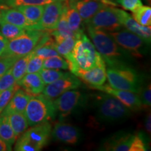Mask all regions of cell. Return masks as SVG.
<instances>
[{
    "label": "cell",
    "instance_id": "obj_19",
    "mask_svg": "<svg viewBox=\"0 0 151 151\" xmlns=\"http://www.w3.org/2000/svg\"><path fill=\"white\" fill-rule=\"evenodd\" d=\"M16 84L31 96L42 93L45 88L39 72L26 73Z\"/></svg>",
    "mask_w": 151,
    "mask_h": 151
},
{
    "label": "cell",
    "instance_id": "obj_40",
    "mask_svg": "<svg viewBox=\"0 0 151 151\" xmlns=\"http://www.w3.org/2000/svg\"><path fill=\"white\" fill-rule=\"evenodd\" d=\"M117 2L125 10L134 12L143 5L141 0H117Z\"/></svg>",
    "mask_w": 151,
    "mask_h": 151
},
{
    "label": "cell",
    "instance_id": "obj_22",
    "mask_svg": "<svg viewBox=\"0 0 151 151\" xmlns=\"http://www.w3.org/2000/svg\"><path fill=\"white\" fill-rule=\"evenodd\" d=\"M1 20L15 24L25 29H35V26L28 21L25 16L16 8L4 9L1 12Z\"/></svg>",
    "mask_w": 151,
    "mask_h": 151
},
{
    "label": "cell",
    "instance_id": "obj_31",
    "mask_svg": "<svg viewBox=\"0 0 151 151\" xmlns=\"http://www.w3.org/2000/svg\"><path fill=\"white\" fill-rule=\"evenodd\" d=\"M43 68L67 70L69 69V65L66 59L62 58L60 55H55L43 60Z\"/></svg>",
    "mask_w": 151,
    "mask_h": 151
},
{
    "label": "cell",
    "instance_id": "obj_1",
    "mask_svg": "<svg viewBox=\"0 0 151 151\" xmlns=\"http://www.w3.org/2000/svg\"><path fill=\"white\" fill-rule=\"evenodd\" d=\"M89 37L98 52L109 67L127 65L131 57L117 44L106 32L87 26Z\"/></svg>",
    "mask_w": 151,
    "mask_h": 151
},
{
    "label": "cell",
    "instance_id": "obj_6",
    "mask_svg": "<svg viewBox=\"0 0 151 151\" xmlns=\"http://www.w3.org/2000/svg\"><path fill=\"white\" fill-rule=\"evenodd\" d=\"M106 77L109 86L116 89L138 94L141 86L139 76L128 65L109 67L106 69Z\"/></svg>",
    "mask_w": 151,
    "mask_h": 151
},
{
    "label": "cell",
    "instance_id": "obj_25",
    "mask_svg": "<svg viewBox=\"0 0 151 151\" xmlns=\"http://www.w3.org/2000/svg\"><path fill=\"white\" fill-rule=\"evenodd\" d=\"M6 116L16 137L22 134L29 127L24 113H12Z\"/></svg>",
    "mask_w": 151,
    "mask_h": 151
},
{
    "label": "cell",
    "instance_id": "obj_41",
    "mask_svg": "<svg viewBox=\"0 0 151 151\" xmlns=\"http://www.w3.org/2000/svg\"><path fill=\"white\" fill-rule=\"evenodd\" d=\"M7 43H8V40L0 32V58L3 57L4 55L6 50Z\"/></svg>",
    "mask_w": 151,
    "mask_h": 151
},
{
    "label": "cell",
    "instance_id": "obj_21",
    "mask_svg": "<svg viewBox=\"0 0 151 151\" xmlns=\"http://www.w3.org/2000/svg\"><path fill=\"white\" fill-rule=\"evenodd\" d=\"M32 52L35 55L40 57L43 60L52 56L60 55L55 48V41L50 34V31L47 32L43 36Z\"/></svg>",
    "mask_w": 151,
    "mask_h": 151
},
{
    "label": "cell",
    "instance_id": "obj_46",
    "mask_svg": "<svg viewBox=\"0 0 151 151\" xmlns=\"http://www.w3.org/2000/svg\"><path fill=\"white\" fill-rule=\"evenodd\" d=\"M106 1H112L113 0H106Z\"/></svg>",
    "mask_w": 151,
    "mask_h": 151
},
{
    "label": "cell",
    "instance_id": "obj_45",
    "mask_svg": "<svg viewBox=\"0 0 151 151\" xmlns=\"http://www.w3.org/2000/svg\"><path fill=\"white\" fill-rule=\"evenodd\" d=\"M78 1V0H68V2H73V1Z\"/></svg>",
    "mask_w": 151,
    "mask_h": 151
},
{
    "label": "cell",
    "instance_id": "obj_20",
    "mask_svg": "<svg viewBox=\"0 0 151 151\" xmlns=\"http://www.w3.org/2000/svg\"><path fill=\"white\" fill-rule=\"evenodd\" d=\"M31 95L22 89H18L15 92L8 104L1 111V115H7L12 113H24Z\"/></svg>",
    "mask_w": 151,
    "mask_h": 151
},
{
    "label": "cell",
    "instance_id": "obj_42",
    "mask_svg": "<svg viewBox=\"0 0 151 151\" xmlns=\"http://www.w3.org/2000/svg\"><path fill=\"white\" fill-rule=\"evenodd\" d=\"M144 125H145V129H146V132H148V133L150 134V132H151V116H150V113H148V114H147V116L146 117V119H145Z\"/></svg>",
    "mask_w": 151,
    "mask_h": 151
},
{
    "label": "cell",
    "instance_id": "obj_5",
    "mask_svg": "<svg viewBox=\"0 0 151 151\" xmlns=\"http://www.w3.org/2000/svg\"><path fill=\"white\" fill-rule=\"evenodd\" d=\"M24 113L29 126H34L54 119L57 111L52 100L39 94L31 96Z\"/></svg>",
    "mask_w": 151,
    "mask_h": 151
},
{
    "label": "cell",
    "instance_id": "obj_37",
    "mask_svg": "<svg viewBox=\"0 0 151 151\" xmlns=\"http://www.w3.org/2000/svg\"><path fill=\"white\" fill-rule=\"evenodd\" d=\"M16 85V81L13 76L10 69L0 78V93Z\"/></svg>",
    "mask_w": 151,
    "mask_h": 151
},
{
    "label": "cell",
    "instance_id": "obj_8",
    "mask_svg": "<svg viewBox=\"0 0 151 151\" xmlns=\"http://www.w3.org/2000/svg\"><path fill=\"white\" fill-rule=\"evenodd\" d=\"M117 44L131 58H142L146 53L148 43L144 39L127 29L109 32Z\"/></svg>",
    "mask_w": 151,
    "mask_h": 151
},
{
    "label": "cell",
    "instance_id": "obj_16",
    "mask_svg": "<svg viewBox=\"0 0 151 151\" xmlns=\"http://www.w3.org/2000/svg\"><path fill=\"white\" fill-rule=\"evenodd\" d=\"M73 73L84 82L89 84L90 87L101 86L105 83L107 79L105 62L89 70L78 69Z\"/></svg>",
    "mask_w": 151,
    "mask_h": 151
},
{
    "label": "cell",
    "instance_id": "obj_30",
    "mask_svg": "<svg viewBox=\"0 0 151 151\" xmlns=\"http://www.w3.org/2000/svg\"><path fill=\"white\" fill-rule=\"evenodd\" d=\"M26 29L15 24L9 23V22L0 21V32L2 34L7 40H11L17 38L25 32Z\"/></svg>",
    "mask_w": 151,
    "mask_h": 151
},
{
    "label": "cell",
    "instance_id": "obj_18",
    "mask_svg": "<svg viewBox=\"0 0 151 151\" xmlns=\"http://www.w3.org/2000/svg\"><path fill=\"white\" fill-rule=\"evenodd\" d=\"M136 134L120 133L109 138L103 143L104 150L131 151Z\"/></svg>",
    "mask_w": 151,
    "mask_h": 151
},
{
    "label": "cell",
    "instance_id": "obj_34",
    "mask_svg": "<svg viewBox=\"0 0 151 151\" xmlns=\"http://www.w3.org/2000/svg\"><path fill=\"white\" fill-rule=\"evenodd\" d=\"M65 73L64 71H60V69H46V68H43L39 72L45 86L52 83L54 81L61 78L65 74Z\"/></svg>",
    "mask_w": 151,
    "mask_h": 151
},
{
    "label": "cell",
    "instance_id": "obj_15",
    "mask_svg": "<svg viewBox=\"0 0 151 151\" xmlns=\"http://www.w3.org/2000/svg\"><path fill=\"white\" fill-rule=\"evenodd\" d=\"M112 1L106 0H78L73 2H68L78 11L83 20L86 22L93 17L99 10L109 5Z\"/></svg>",
    "mask_w": 151,
    "mask_h": 151
},
{
    "label": "cell",
    "instance_id": "obj_11",
    "mask_svg": "<svg viewBox=\"0 0 151 151\" xmlns=\"http://www.w3.org/2000/svg\"><path fill=\"white\" fill-rule=\"evenodd\" d=\"M68 0H58L44 5L42 16L35 29L51 31L56 27Z\"/></svg>",
    "mask_w": 151,
    "mask_h": 151
},
{
    "label": "cell",
    "instance_id": "obj_33",
    "mask_svg": "<svg viewBox=\"0 0 151 151\" xmlns=\"http://www.w3.org/2000/svg\"><path fill=\"white\" fill-rule=\"evenodd\" d=\"M58 0H1V4L9 8H17L24 5H46Z\"/></svg>",
    "mask_w": 151,
    "mask_h": 151
},
{
    "label": "cell",
    "instance_id": "obj_43",
    "mask_svg": "<svg viewBox=\"0 0 151 151\" xmlns=\"http://www.w3.org/2000/svg\"><path fill=\"white\" fill-rule=\"evenodd\" d=\"M12 150V147L9 146L0 138V151H7Z\"/></svg>",
    "mask_w": 151,
    "mask_h": 151
},
{
    "label": "cell",
    "instance_id": "obj_44",
    "mask_svg": "<svg viewBox=\"0 0 151 151\" xmlns=\"http://www.w3.org/2000/svg\"><path fill=\"white\" fill-rule=\"evenodd\" d=\"M8 8V6L6 5H3V4H0V21H1V12L4 9Z\"/></svg>",
    "mask_w": 151,
    "mask_h": 151
},
{
    "label": "cell",
    "instance_id": "obj_3",
    "mask_svg": "<svg viewBox=\"0 0 151 151\" xmlns=\"http://www.w3.org/2000/svg\"><path fill=\"white\" fill-rule=\"evenodd\" d=\"M95 115L99 122L106 124L120 122L131 115V110L110 94L103 92L94 96Z\"/></svg>",
    "mask_w": 151,
    "mask_h": 151
},
{
    "label": "cell",
    "instance_id": "obj_36",
    "mask_svg": "<svg viewBox=\"0 0 151 151\" xmlns=\"http://www.w3.org/2000/svg\"><path fill=\"white\" fill-rule=\"evenodd\" d=\"M138 94L142 106H150L151 104V86L150 83L144 87L141 86Z\"/></svg>",
    "mask_w": 151,
    "mask_h": 151
},
{
    "label": "cell",
    "instance_id": "obj_39",
    "mask_svg": "<svg viewBox=\"0 0 151 151\" xmlns=\"http://www.w3.org/2000/svg\"><path fill=\"white\" fill-rule=\"evenodd\" d=\"M18 58L14 57L4 56L0 58V78L12 67Z\"/></svg>",
    "mask_w": 151,
    "mask_h": 151
},
{
    "label": "cell",
    "instance_id": "obj_13",
    "mask_svg": "<svg viewBox=\"0 0 151 151\" xmlns=\"http://www.w3.org/2000/svg\"><path fill=\"white\" fill-rule=\"evenodd\" d=\"M92 88L93 89L99 90V91L105 92V93L116 97L131 111L139 110L142 107L139 94L136 92L128 91V90L116 89V88L111 87L109 85L104 84L99 86L92 87Z\"/></svg>",
    "mask_w": 151,
    "mask_h": 151
},
{
    "label": "cell",
    "instance_id": "obj_23",
    "mask_svg": "<svg viewBox=\"0 0 151 151\" xmlns=\"http://www.w3.org/2000/svg\"><path fill=\"white\" fill-rule=\"evenodd\" d=\"M67 6L68 4L66 5L65 8L64 9L63 12H62L56 27L54 29L50 31V34L54 37L55 41L60 40V39L67 37H74L78 39L83 34H81V35H76V34L71 31L69 25H68L67 17H66V11H67Z\"/></svg>",
    "mask_w": 151,
    "mask_h": 151
},
{
    "label": "cell",
    "instance_id": "obj_14",
    "mask_svg": "<svg viewBox=\"0 0 151 151\" xmlns=\"http://www.w3.org/2000/svg\"><path fill=\"white\" fill-rule=\"evenodd\" d=\"M51 136L55 140L69 145H76L81 139V132L72 124L57 122L52 129Z\"/></svg>",
    "mask_w": 151,
    "mask_h": 151
},
{
    "label": "cell",
    "instance_id": "obj_26",
    "mask_svg": "<svg viewBox=\"0 0 151 151\" xmlns=\"http://www.w3.org/2000/svg\"><path fill=\"white\" fill-rule=\"evenodd\" d=\"M66 17H67L68 25L71 31L78 35H81V34L83 33V20L81 18L78 11L73 6L69 5V4L67 7V11H66Z\"/></svg>",
    "mask_w": 151,
    "mask_h": 151
},
{
    "label": "cell",
    "instance_id": "obj_28",
    "mask_svg": "<svg viewBox=\"0 0 151 151\" xmlns=\"http://www.w3.org/2000/svg\"><path fill=\"white\" fill-rule=\"evenodd\" d=\"M0 138L11 147L17 138L9 123L8 118L4 115L0 116Z\"/></svg>",
    "mask_w": 151,
    "mask_h": 151
},
{
    "label": "cell",
    "instance_id": "obj_10",
    "mask_svg": "<svg viewBox=\"0 0 151 151\" xmlns=\"http://www.w3.org/2000/svg\"><path fill=\"white\" fill-rule=\"evenodd\" d=\"M81 85V80L73 73L65 72L61 78L52 83L45 86L43 94L48 99L53 100L64 92L78 88Z\"/></svg>",
    "mask_w": 151,
    "mask_h": 151
},
{
    "label": "cell",
    "instance_id": "obj_4",
    "mask_svg": "<svg viewBox=\"0 0 151 151\" xmlns=\"http://www.w3.org/2000/svg\"><path fill=\"white\" fill-rule=\"evenodd\" d=\"M52 127L48 122L31 126L18 138L15 145L17 151H39L48 144Z\"/></svg>",
    "mask_w": 151,
    "mask_h": 151
},
{
    "label": "cell",
    "instance_id": "obj_12",
    "mask_svg": "<svg viewBox=\"0 0 151 151\" xmlns=\"http://www.w3.org/2000/svg\"><path fill=\"white\" fill-rule=\"evenodd\" d=\"M82 99L83 94L81 92L74 89L64 92L56 98L53 102L60 118H64L69 116L80 105Z\"/></svg>",
    "mask_w": 151,
    "mask_h": 151
},
{
    "label": "cell",
    "instance_id": "obj_24",
    "mask_svg": "<svg viewBox=\"0 0 151 151\" xmlns=\"http://www.w3.org/2000/svg\"><path fill=\"white\" fill-rule=\"evenodd\" d=\"M20 11L25 16L30 23L35 26L37 25L42 16L44 5H24L20 6L16 8Z\"/></svg>",
    "mask_w": 151,
    "mask_h": 151
},
{
    "label": "cell",
    "instance_id": "obj_7",
    "mask_svg": "<svg viewBox=\"0 0 151 151\" xmlns=\"http://www.w3.org/2000/svg\"><path fill=\"white\" fill-rule=\"evenodd\" d=\"M48 31L37 29H26L20 37L8 41L4 56L14 57L19 59L34 50L43 36Z\"/></svg>",
    "mask_w": 151,
    "mask_h": 151
},
{
    "label": "cell",
    "instance_id": "obj_35",
    "mask_svg": "<svg viewBox=\"0 0 151 151\" xmlns=\"http://www.w3.org/2000/svg\"><path fill=\"white\" fill-rule=\"evenodd\" d=\"M19 88L18 85H15V86L11 87L9 89L4 90V91L0 93V113H1L6 105L8 104L9 101H10L13 95Z\"/></svg>",
    "mask_w": 151,
    "mask_h": 151
},
{
    "label": "cell",
    "instance_id": "obj_9",
    "mask_svg": "<svg viewBox=\"0 0 151 151\" xmlns=\"http://www.w3.org/2000/svg\"><path fill=\"white\" fill-rule=\"evenodd\" d=\"M118 9L111 6H106L86 22V24L87 26L109 33L120 29L122 24L120 22Z\"/></svg>",
    "mask_w": 151,
    "mask_h": 151
},
{
    "label": "cell",
    "instance_id": "obj_17",
    "mask_svg": "<svg viewBox=\"0 0 151 151\" xmlns=\"http://www.w3.org/2000/svg\"><path fill=\"white\" fill-rule=\"evenodd\" d=\"M119 17L122 27H124L129 31L139 36L146 41L148 44L151 41V27L150 26H143L136 21L133 17L121 9H118Z\"/></svg>",
    "mask_w": 151,
    "mask_h": 151
},
{
    "label": "cell",
    "instance_id": "obj_29",
    "mask_svg": "<svg viewBox=\"0 0 151 151\" xmlns=\"http://www.w3.org/2000/svg\"><path fill=\"white\" fill-rule=\"evenodd\" d=\"M77 39L74 37H67L55 41V48L60 55L63 56L68 60L71 55Z\"/></svg>",
    "mask_w": 151,
    "mask_h": 151
},
{
    "label": "cell",
    "instance_id": "obj_38",
    "mask_svg": "<svg viewBox=\"0 0 151 151\" xmlns=\"http://www.w3.org/2000/svg\"><path fill=\"white\" fill-rule=\"evenodd\" d=\"M43 58L33 55L28 62L27 68V73H38L41 69H43Z\"/></svg>",
    "mask_w": 151,
    "mask_h": 151
},
{
    "label": "cell",
    "instance_id": "obj_27",
    "mask_svg": "<svg viewBox=\"0 0 151 151\" xmlns=\"http://www.w3.org/2000/svg\"><path fill=\"white\" fill-rule=\"evenodd\" d=\"M33 55V52H32L26 55L21 57L16 60L14 65L12 66V67L11 68V73H12L15 81H16V83L21 80L22 77L27 73L28 62H29V60Z\"/></svg>",
    "mask_w": 151,
    "mask_h": 151
},
{
    "label": "cell",
    "instance_id": "obj_2",
    "mask_svg": "<svg viewBox=\"0 0 151 151\" xmlns=\"http://www.w3.org/2000/svg\"><path fill=\"white\" fill-rule=\"evenodd\" d=\"M67 62L71 73L78 69L89 70L104 62L91 40L84 33L76 41Z\"/></svg>",
    "mask_w": 151,
    "mask_h": 151
},
{
    "label": "cell",
    "instance_id": "obj_32",
    "mask_svg": "<svg viewBox=\"0 0 151 151\" xmlns=\"http://www.w3.org/2000/svg\"><path fill=\"white\" fill-rule=\"evenodd\" d=\"M133 18L141 25L150 26L151 8L148 6H141L137 10L134 11Z\"/></svg>",
    "mask_w": 151,
    "mask_h": 151
}]
</instances>
